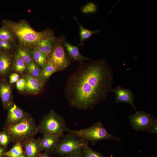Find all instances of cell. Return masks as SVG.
I'll return each instance as SVG.
<instances>
[{"instance_id": "1", "label": "cell", "mask_w": 157, "mask_h": 157, "mask_svg": "<svg viewBox=\"0 0 157 157\" xmlns=\"http://www.w3.org/2000/svg\"><path fill=\"white\" fill-rule=\"evenodd\" d=\"M113 73L106 60L80 63L68 78L65 94L69 106L78 109H92L113 90Z\"/></svg>"}, {"instance_id": "2", "label": "cell", "mask_w": 157, "mask_h": 157, "mask_svg": "<svg viewBox=\"0 0 157 157\" xmlns=\"http://www.w3.org/2000/svg\"><path fill=\"white\" fill-rule=\"evenodd\" d=\"M2 26L11 31L19 46L32 48L35 47L40 40L55 37L53 32L47 28L40 31H35L25 19L18 22L4 19Z\"/></svg>"}, {"instance_id": "3", "label": "cell", "mask_w": 157, "mask_h": 157, "mask_svg": "<svg viewBox=\"0 0 157 157\" xmlns=\"http://www.w3.org/2000/svg\"><path fill=\"white\" fill-rule=\"evenodd\" d=\"M67 132L93 145L102 140H113L118 141H121L120 138L108 132L100 121L88 128L78 130L69 129Z\"/></svg>"}, {"instance_id": "4", "label": "cell", "mask_w": 157, "mask_h": 157, "mask_svg": "<svg viewBox=\"0 0 157 157\" xmlns=\"http://www.w3.org/2000/svg\"><path fill=\"white\" fill-rule=\"evenodd\" d=\"M38 131L44 135L61 138L69 129L64 118L53 110L46 115L38 127Z\"/></svg>"}, {"instance_id": "5", "label": "cell", "mask_w": 157, "mask_h": 157, "mask_svg": "<svg viewBox=\"0 0 157 157\" xmlns=\"http://www.w3.org/2000/svg\"><path fill=\"white\" fill-rule=\"evenodd\" d=\"M7 131L10 139L21 142L32 138L38 130L33 119L27 116L20 122L8 125Z\"/></svg>"}, {"instance_id": "6", "label": "cell", "mask_w": 157, "mask_h": 157, "mask_svg": "<svg viewBox=\"0 0 157 157\" xmlns=\"http://www.w3.org/2000/svg\"><path fill=\"white\" fill-rule=\"evenodd\" d=\"M65 39L63 35L55 38L51 50L47 57V61L56 67L57 72L66 69L71 63L72 60L64 46Z\"/></svg>"}, {"instance_id": "7", "label": "cell", "mask_w": 157, "mask_h": 157, "mask_svg": "<svg viewBox=\"0 0 157 157\" xmlns=\"http://www.w3.org/2000/svg\"><path fill=\"white\" fill-rule=\"evenodd\" d=\"M88 143L72 133L68 132L61 138L55 151L61 155L81 153Z\"/></svg>"}, {"instance_id": "8", "label": "cell", "mask_w": 157, "mask_h": 157, "mask_svg": "<svg viewBox=\"0 0 157 157\" xmlns=\"http://www.w3.org/2000/svg\"><path fill=\"white\" fill-rule=\"evenodd\" d=\"M152 116L143 111H136L129 117L131 126L136 131L146 132L151 124Z\"/></svg>"}, {"instance_id": "9", "label": "cell", "mask_w": 157, "mask_h": 157, "mask_svg": "<svg viewBox=\"0 0 157 157\" xmlns=\"http://www.w3.org/2000/svg\"><path fill=\"white\" fill-rule=\"evenodd\" d=\"M115 93V101L116 103L123 102L129 104L135 110L137 111L134 105V96L130 89H124L120 86H117L112 90Z\"/></svg>"}, {"instance_id": "10", "label": "cell", "mask_w": 157, "mask_h": 157, "mask_svg": "<svg viewBox=\"0 0 157 157\" xmlns=\"http://www.w3.org/2000/svg\"><path fill=\"white\" fill-rule=\"evenodd\" d=\"M26 157H37L42 149L40 140L33 138L23 142Z\"/></svg>"}, {"instance_id": "11", "label": "cell", "mask_w": 157, "mask_h": 157, "mask_svg": "<svg viewBox=\"0 0 157 157\" xmlns=\"http://www.w3.org/2000/svg\"><path fill=\"white\" fill-rule=\"evenodd\" d=\"M66 51L71 60L73 61H78L79 63L85 60H90V58L82 55L80 53L78 46L71 44L65 39L64 42Z\"/></svg>"}, {"instance_id": "12", "label": "cell", "mask_w": 157, "mask_h": 157, "mask_svg": "<svg viewBox=\"0 0 157 157\" xmlns=\"http://www.w3.org/2000/svg\"><path fill=\"white\" fill-rule=\"evenodd\" d=\"M24 113L15 104L10 107L7 117L8 125L15 124L22 120L26 116Z\"/></svg>"}, {"instance_id": "13", "label": "cell", "mask_w": 157, "mask_h": 157, "mask_svg": "<svg viewBox=\"0 0 157 157\" xmlns=\"http://www.w3.org/2000/svg\"><path fill=\"white\" fill-rule=\"evenodd\" d=\"M0 97L3 106L6 108L10 106L11 89L10 86L5 80H0Z\"/></svg>"}, {"instance_id": "14", "label": "cell", "mask_w": 157, "mask_h": 157, "mask_svg": "<svg viewBox=\"0 0 157 157\" xmlns=\"http://www.w3.org/2000/svg\"><path fill=\"white\" fill-rule=\"evenodd\" d=\"M12 64V58L9 52L2 51L0 55V77L6 76Z\"/></svg>"}, {"instance_id": "15", "label": "cell", "mask_w": 157, "mask_h": 157, "mask_svg": "<svg viewBox=\"0 0 157 157\" xmlns=\"http://www.w3.org/2000/svg\"><path fill=\"white\" fill-rule=\"evenodd\" d=\"M61 138L44 135L43 138L40 139L42 149L48 151L55 150Z\"/></svg>"}, {"instance_id": "16", "label": "cell", "mask_w": 157, "mask_h": 157, "mask_svg": "<svg viewBox=\"0 0 157 157\" xmlns=\"http://www.w3.org/2000/svg\"><path fill=\"white\" fill-rule=\"evenodd\" d=\"M26 83V90L32 94H36L41 89L43 86L42 80L39 79L31 75L26 76L25 78Z\"/></svg>"}, {"instance_id": "17", "label": "cell", "mask_w": 157, "mask_h": 157, "mask_svg": "<svg viewBox=\"0 0 157 157\" xmlns=\"http://www.w3.org/2000/svg\"><path fill=\"white\" fill-rule=\"evenodd\" d=\"M55 38H50L42 40L35 47L47 57L51 50Z\"/></svg>"}, {"instance_id": "18", "label": "cell", "mask_w": 157, "mask_h": 157, "mask_svg": "<svg viewBox=\"0 0 157 157\" xmlns=\"http://www.w3.org/2000/svg\"><path fill=\"white\" fill-rule=\"evenodd\" d=\"M30 48L19 46L17 50L15 55L21 59L27 65L33 60L32 49Z\"/></svg>"}, {"instance_id": "19", "label": "cell", "mask_w": 157, "mask_h": 157, "mask_svg": "<svg viewBox=\"0 0 157 157\" xmlns=\"http://www.w3.org/2000/svg\"><path fill=\"white\" fill-rule=\"evenodd\" d=\"M74 18L77 22L79 26L80 30L79 36L80 37V43L79 45L82 46L83 44V42L88 39L92 35L98 33L100 31V30L92 31L85 28L80 23L76 17Z\"/></svg>"}, {"instance_id": "20", "label": "cell", "mask_w": 157, "mask_h": 157, "mask_svg": "<svg viewBox=\"0 0 157 157\" xmlns=\"http://www.w3.org/2000/svg\"><path fill=\"white\" fill-rule=\"evenodd\" d=\"M56 72H57L56 67L51 63L47 61L40 71V76L43 80H45Z\"/></svg>"}, {"instance_id": "21", "label": "cell", "mask_w": 157, "mask_h": 157, "mask_svg": "<svg viewBox=\"0 0 157 157\" xmlns=\"http://www.w3.org/2000/svg\"><path fill=\"white\" fill-rule=\"evenodd\" d=\"M32 55L33 60L42 68L47 61V57L35 47L32 49Z\"/></svg>"}, {"instance_id": "22", "label": "cell", "mask_w": 157, "mask_h": 157, "mask_svg": "<svg viewBox=\"0 0 157 157\" xmlns=\"http://www.w3.org/2000/svg\"><path fill=\"white\" fill-rule=\"evenodd\" d=\"M23 154V150L22 143L17 142L9 151L3 154L8 157H18Z\"/></svg>"}, {"instance_id": "23", "label": "cell", "mask_w": 157, "mask_h": 157, "mask_svg": "<svg viewBox=\"0 0 157 157\" xmlns=\"http://www.w3.org/2000/svg\"><path fill=\"white\" fill-rule=\"evenodd\" d=\"M0 39L10 42L14 44L16 42L14 35L11 31L3 26L0 28Z\"/></svg>"}, {"instance_id": "24", "label": "cell", "mask_w": 157, "mask_h": 157, "mask_svg": "<svg viewBox=\"0 0 157 157\" xmlns=\"http://www.w3.org/2000/svg\"><path fill=\"white\" fill-rule=\"evenodd\" d=\"M27 66L28 69L32 76L39 79H42L40 75L41 71L38 65L33 60L29 63Z\"/></svg>"}, {"instance_id": "25", "label": "cell", "mask_w": 157, "mask_h": 157, "mask_svg": "<svg viewBox=\"0 0 157 157\" xmlns=\"http://www.w3.org/2000/svg\"><path fill=\"white\" fill-rule=\"evenodd\" d=\"M82 151L84 157H104L101 154L92 149L88 144L84 146Z\"/></svg>"}, {"instance_id": "26", "label": "cell", "mask_w": 157, "mask_h": 157, "mask_svg": "<svg viewBox=\"0 0 157 157\" xmlns=\"http://www.w3.org/2000/svg\"><path fill=\"white\" fill-rule=\"evenodd\" d=\"M26 64L19 58L15 56L14 67L15 71L17 72L21 73L25 70Z\"/></svg>"}, {"instance_id": "27", "label": "cell", "mask_w": 157, "mask_h": 157, "mask_svg": "<svg viewBox=\"0 0 157 157\" xmlns=\"http://www.w3.org/2000/svg\"><path fill=\"white\" fill-rule=\"evenodd\" d=\"M14 44L10 42L0 39V49L3 51L9 52L13 49Z\"/></svg>"}, {"instance_id": "28", "label": "cell", "mask_w": 157, "mask_h": 157, "mask_svg": "<svg viewBox=\"0 0 157 157\" xmlns=\"http://www.w3.org/2000/svg\"><path fill=\"white\" fill-rule=\"evenodd\" d=\"M97 7L94 3H90L86 5L82 8V11L83 13H95L96 12Z\"/></svg>"}, {"instance_id": "29", "label": "cell", "mask_w": 157, "mask_h": 157, "mask_svg": "<svg viewBox=\"0 0 157 157\" xmlns=\"http://www.w3.org/2000/svg\"><path fill=\"white\" fill-rule=\"evenodd\" d=\"M146 132L151 133H157V120L153 115L151 124Z\"/></svg>"}, {"instance_id": "30", "label": "cell", "mask_w": 157, "mask_h": 157, "mask_svg": "<svg viewBox=\"0 0 157 157\" xmlns=\"http://www.w3.org/2000/svg\"><path fill=\"white\" fill-rule=\"evenodd\" d=\"M26 80L23 78L19 79L16 82V88L20 91H23L26 89Z\"/></svg>"}, {"instance_id": "31", "label": "cell", "mask_w": 157, "mask_h": 157, "mask_svg": "<svg viewBox=\"0 0 157 157\" xmlns=\"http://www.w3.org/2000/svg\"><path fill=\"white\" fill-rule=\"evenodd\" d=\"M10 138L8 135L3 132L0 135V144L2 146H6L8 144Z\"/></svg>"}, {"instance_id": "32", "label": "cell", "mask_w": 157, "mask_h": 157, "mask_svg": "<svg viewBox=\"0 0 157 157\" xmlns=\"http://www.w3.org/2000/svg\"><path fill=\"white\" fill-rule=\"evenodd\" d=\"M19 78V75L15 73H13L11 74L9 77V82L10 83H13L17 82Z\"/></svg>"}, {"instance_id": "33", "label": "cell", "mask_w": 157, "mask_h": 157, "mask_svg": "<svg viewBox=\"0 0 157 157\" xmlns=\"http://www.w3.org/2000/svg\"><path fill=\"white\" fill-rule=\"evenodd\" d=\"M65 157H84L81 153H76L68 154L65 155Z\"/></svg>"}, {"instance_id": "34", "label": "cell", "mask_w": 157, "mask_h": 157, "mask_svg": "<svg viewBox=\"0 0 157 157\" xmlns=\"http://www.w3.org/2000/svg\"><path fill=\"white\" fill-rule=\"evenodd\" d=\"M4 151L3 148L0 147V157L2 155Z\"/></svg>"}, {"instance_id": "35", "label": "cell", "mask_w": 157, "mask_h": 157, "mask_svg": "<svg viewBox=\"0 0 157 157\" xmlns=\"http://www.w3.org/2000/svg\"><path fill=\"white\" fill-rule=\"evenodd\" d=\"M18 157H26V156L25 154H23Z\"/></svg>"}, {"instance_id": "36", "label": "cell", "mask_w": 157, "mask_h": 157, "mask_svg": "<svg viewBox=\"0 0 157 157\" xmlns=\"http://www.w3.org/2000/svg\"><path fill=\"white\" fill-rule=\"evenodd\" d=\"M2 51L0 49V55H1Z\"/></svg>"}, {"instance_id": "37", "label": "cell", "mask_w": 157, "mask_h": 157, "mask_svg": "<svg viewBox=\"0 0 157 157\" xmlns=\"http://www.w3.org/2000/svg\"><path fill=\"white\" fill-rule=\"evenodd\" d=\"M39 157H41V156H40Z\"/></svg>"}, {"instance_id": "38", "label": "cell", "mask_w": 157, "mask_h": 157, "mask_svg": "<svg viewBox=\"0 0 157 157\" xmlns=\"http://www.w3.org/2000/svg\"><path fill=\"white\" fill-rule=\"evenodd\" d=\"M0 135H1V134H0Z\"/></svg>"}]
</instances>
